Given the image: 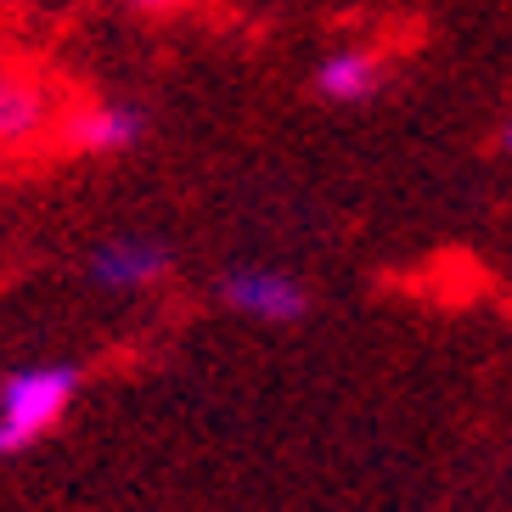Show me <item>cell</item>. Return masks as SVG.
<instances>
[{"label":"cell","instance_id":"1","mask_svg":"<svg viewBox=\"0 0 512 512\" xmlns=\"http://www.w3.org/2000/svg\"><path fill=\"white\" fill-rule=\"evenodd\" d=\"M79 377L68 366H29L0 389V456L23 451L29 439H40L51 422L68 411Z\"/></svg>","mask_w":512,"mask_h":512},{"label":"cell","instance_id":"3","mask_svg":"<svg viewBox=\"0 0 512 512\" xmlns=\"http://www.w3.org/2000/svg\"><path fill=\"white\" fill-rule=\"evenodd\" d=\"M164 271H169V254L158 242H141V237H119L91 254V282L113 287V293H136V287L158 282Z\"/></svg>","mask_w":512,"mask_h":512},{"label":"cell","instance_id":"4","mask_svg":"<svg viewBox=\"0 0 512 512\" xmlns=\"http://www.w3.org/2000/svg\"><path fill=\"white\" fill-rule=\"evenodd\" d=\"M316 85H321V96H332V102H361V96L377 91V62L361 57V51H338V57L321 62Z\"/></svg>","mask_w":512,"mask_h":512},{"label":"cell","instance_id":"8","mask_svg":"<svg viewBox=\"0 0 512 512\" xmlns=\"http://www.w3.org/2000/svg\"><path fill=\"white\" fill-rule=\"evenodd\" d=\"M507 147H512V130H507Z\"/></svg>","mask_w":512,"mask_h":512},{"label":"cell","instance_id":"2","mask_svg":"<svg viewBox=\"0 0 512 512\" xmlns=\"http://www.w3.org/2000/svg\"><path fill=\"white\" fill-rule=\"evenodd\" d=\"M220 299L254 321H299L310 310V293L282 271H237V276H226Z\"/></svg>","mask_w":512,"mask_h":512},{"label":"cell","instance_id":"7","mask_svg":"<svg viewBox=\"0 0 512 512\" xmlns=\"http://www.w3.org/2000/svg\"><path fill=\"white\" fill-rule=\"evenodd\" d=\"M141 6H169V0H141Z\"/></svg>","mask_w":512,"mask_h":512},{"label":"cell","instance_id":"5","mask_svg":"<svg viewBox=\"0 0 512 512\" xmlns=\"http://www.w3.org/2000/svg\"><path fill=\"white\" fill-rule=\"evenodd\" d=\"M141 124L147 119H141L136 107H102V113H91V119L79 124V141L85 147H102V152H119L141 136Z\"/></svg>","mask_w":512,"mask_h":512},{"label":"cell","instance_id":"6","mask_svg":"<svg viewBox=\"0 0 512 512\" xmlns=\"http://www.w3.org/2000/svg\"><path fill=\"white\" fill-rule=\"evenodd\" d=\"M40 119V107L23 85H0V136H23L29 124Z\"/></svg>","mask_w":512,"mask_h":512}]
</instances>
